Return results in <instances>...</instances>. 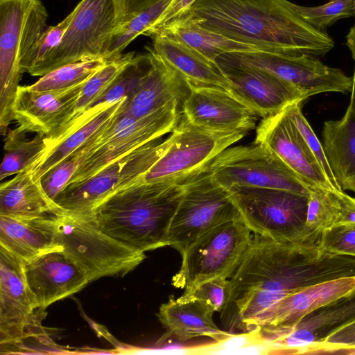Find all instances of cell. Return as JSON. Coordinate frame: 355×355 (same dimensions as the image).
Instances as JSON below:
<instances>
[{
    "instance_id": "6da1fadb",
    "label": "cell",
    "mask_w": 355,
    "mask_h": 355,
    "mask_svg": "<svg viewBox=\"0 0 355 355\" xmlns=\"http://www.w3.org/2000/svg\"><path fill=\"white\" fill-rule=\"evenodd\" d=\"M352 276L355 257L325 251L317 239L277 241L253 234L228 278L221 323L233 334L252 331L261 318L288 295Z\"/></svg>"
},
{
    "instance_id": "7a4b0ae2",
    "label": "cell",
    "mask_w": 355,
    "mask_h": 355,
    "mask_svg": "<svg viewBox=\"0 0 355 355\" xmlns=\"http://www.w3.org/2000/svg\"><path fill=\"white\" fill-rule=\"evenodd\" d=\"M184 15L202 28L270 53L318 57L335 44L287 0H197Z\"/></svg>"
},
{
    "instance_id": "3957f363",
    "label": "cell",
    "mask_w": 355,
    "mask_h": 355,
    "mask_svg": "<svg viewBox=\"0 0 355 355\" xmlns=\"http://www.w3.org/2000/svg\"><path fill=\"white\" fill-rule=\"evenodd\" d=\"M184 189V182H135L89 214L104 232L145 253L168 245L169 227Z\"/></svg>"
},
{
    "instance_id": "277c9868",
    "label": "cell",
    "mask_w": 355,
    "mask_h": 355,
    "mask_svg": "<svg viewBox=\"0 0 355 355\" xmlns=\"http://www.w3.org/2000/svg\"><path fill=\"white\" fill-rule=\"evenodd\" d=\"M57 242L65 255L89 282L107 276H123L146 258L101 230L89 213L61 209L57 215Z\"/></svg>"
},
{
    "instance_id": "5b68a950",
    "label": "cell",
    "mask_w": 355,
    "mask_h": 355,
    "mask_svg": "<svg viewBox=\"0 0 355 355\" xmlns=\"http://www.w3.org/2000/svg\"><path fill=\"white\" fill-rule=\"evenodd\" d=\"M41 0H0V126L6 135L21 78V62L49 27Z\"/></svg>"
},
{
    "instance_id": "8992f818",
    "label": "cell",
    "mask_w": 355,
    "mask_h": 355,
    "mask_svg": "<svg viewBox=\"0 0 355 355\" xmlns=\"http://www.w3.org/2000/svg\"><path fill=\"white\" fill-rule=\"evenodd\" d=\"M251 233L241 216L206 232L181 254V266L171 284L184 289L182 295H190L206 281L228 279L245 251Z\"/></svg>"
},
{
    "instance_id": "52a82bcc",
    "label": "cell",
    "mask_w": 355,
    "mask_h": 355,
    "mask_svg": "<svg viewBox=\"0 0 355 355\" xmlns=\"http://www.w3.org/2000/svg\"><path fill=\"white\" fill-rule=\"evenodd\" d=\"M227 190L253 234L277 241L318 240L305 229L308 196L275 189L234 187Z\"/></svg>"
},
{
    "instance_id": "ba28073f",
    "label": "cell",
    "mask_w": 355,
    "mask_h": 355,
    "mask_svg": "<svg viewBox=\"0 0 355 355\" xmlns=\"http://www.w3.org/2000/svg\"><path fill=\"white\" fill-rule=\"evenodd\" d=\"M246 133L207 129L194 124L182 114L171 132L168 148L136 182H184L205 170L219 153L244 137Z\"/></svg>"
},
{
    "instance_id": "9c48e42d",
    "label": "cell",
    "mask_w": 355,
    "mask_h": 355,
    "mask_svg": "<svg viewBox=\"0 0 355 355\" xmlns=\"http://www.w3.org/2000/svg\"><path fill=\"white\" fill-rule=\"evenodd\" d=\"M121 107L101 130L100 146L87 157L66 187L83 182L110 163L171 132L182 114V105L176 101L140 119L123 114Z\"/></svg>"
},
{
    "instance_id": "30bf717a",
    "label": "cell",
    "mask_w": 355,
    "mask_h": 355,
    "mask_svg": "<svg viewBox=\"0 0 355 355\" xmlns=\"http://www.w3.org/2000/svg\"><path fill=\"white\" fill-rule=\"evenodd\" d=\"M207 168L184 182L169 227L168 245L180 254L206 232L240 217L229 191L216 182Z\"/></svg>"
},
{
    "instance_id": "8fae6325",
    "label": "cell",
    "mask_w": 355,
    "mask_h": 355,
    "mask_svg": "<svg viewBox=\"0 0 355 355\" xmlns=\"http://www.w3.org/2000/svg\"><path fill=\"white\" fill-rule=\"evenodd\" d=\"M207 169L213 180L226 189L234 187L275 189L308 197L311 192L275 154L254 142L227 148Z\"/></svg>"
},
{
    "instance_id": "7c38bea8",
    "label": "cell",
    "mask_w": 355,
    "mask_h": 355,
    "mask_svg": "<svg viewBox=\"0 0 355 355\" xmlns=\"http://www.w3.org/2000/svg\"><path fill=\"white\" fill-rule=\"evenodd\" d=\"M170 144V136L153 140L110 163L83 182L66 187L54 201L62 209L89 213L106 198L139 180Z\"/></svg>"
},
{
    "instance_id": "4fadbf2b",
    "label": "cell",
    "mask_w": 355,
    "mask_h": 355,
    "mask_svg": "<svg viewBox=\"0 0 355 355\" xmlns=\"http://www.w3.org/2000/svg\"><path fill=\"white\" fill-rule=\"evenodd\" d=\"M71 22L41 76L63 65L105 57L116 29L114 0H81Z\"/></svg>"
},
{
    "instance_id": "5bb4252c",
    "label": "cell",
    "mask_w": 355,
    "mask_h": 355,
    "mask_svg": "<svg viewBox=\"0 0 355 355\" xmlns=\"http://www.w3.org/2000/svg\"><path fill=\"white\" fill-rule=\"evenodd\" d=\"M216 61L252 66L289 83L306 98L324 92L347 93L352 89V77L337 68L324 64L311 55H285L270 52L227 53Z\"/></svg>"
},
{
    "instance_id": "9a60e30c",
    "label": "cell",
    "mask_w": 355,
    "mask_h": 355,
    "mask_svg": "<svg viewBox=\"0 0 355 355\" xmlns=\"http://www.w3.org/2000/svg\"><path fill=\"white\" fill-rule=\"evenodd\" d=\"M24 261L0 245V343L11 346L34 335L37 301L24 272Z\"/></svg>"
},
{
    "instance_id": "2e32d148",
    "label": "cell",
    "mask_w": 355,
    "mask_h": 355,
    "mask_svg": "<svg viewBox=\"0 0 355 355\" xmlns=\"http://www.w3.org/2000/svg\"><path fill=\"white\" fill-rule=\"evenodd\" d=\"M254 142L275 154L311 191L335 189L286 109L261 120Z\"/></svg>"
},
{
    "instance_id": "e0dca14e",
    "label": "cell",
    "mask_w": 355,
    "mask_h": 355,
    "mask_svg": "<svg viewBox=\"0 0 355 355\" xmlns=\"http://www.w3.org/2000/svg\"><path fill=\"white\" fill-rule=\"evenodd\" d=\"M232 94L262 119L275 115L306 96L282 78L252 66L216 61Z\"/></svg>"
},
{
    "instance_id": "ac0fdd59",
    "label": "cell",
    "mask_w": 355,
    "mask_h": 355,
    "mask_svg": "<svg viewBox=\"0 0 355 355\" xmlns=\"http://www.w3.org/2000/svg\"><path fill=\"white\" fill-rule=\"evenodd\" d=\"M182 114L200 127L219 132H249L259 116L224 89L189 85Z\"/></svg>"
},
{
    "instance_id": "d6986e66",
    "label": "cell",
    "mask_w": 355,
    "mask_h": 355,
    "mask_svg": "<svg viewBox=\"0 0 355 355\" xmlns=\"http://www.w3.org/2000/svg\"><path fill=\"white\" fill-rule=\"evenodd\" d=\"M355 320V291L304 317L269 343L274 354H316L334 330Z\"/></svg>"
},
{
    "instance_id": "ffe728a7",
    "label": "cell",
    "mask_w": 355,
    "mask_h": 355,
    "mask_svg": "<svg viewBox=\"0 0 355 355\" xmlns=\"http://www.w3.org/2000/svg\"><path fill=\"white\" fill-rule=\"evenodd\" d=\"M24 266L28 287L40 310L79 292L90 283L62 248L24 261Z\"/></svg>"
},
{
    "instance_id": "44dd1931",
    "label": "cell",
    "mask_w": 355,
    "mask_h": 355,
    "mask_svg": "<svg viewBox=\"0 0 355 355\" xmlns=\"http://www.w3.org/2000/svg\"><path fill=\"white\" fill-rule=\"evenodd\" d=\"M84 84L56 92H37L19 86L12 106L17 129L45 136L59 129L69 118Z\"/></svg>"
},
{
    "instance_id": "7402d4cb",
    "label": "cell",
    "mask_w": 355,
    "mask_h": 355,
    "mask_svg": "<svg viewBox=\"0 0 355 355\" xmlns=\"http://www.w3.org/2000/svg\"><path fill=\"white\" fill-rule=\"evenodd\" d=\"M355 291V276L312 285L288 295L272 306L259 320L261 328L286 329L313 311Z\"/></svg>"
},
{
    "instance_id": "603a6c76",
    "label": "cell",
    "mask_w": 355,
    "mask_h": 355,
    "mask_svg": "<svg viewBox=\"0 0 355 355\" xmlns=\"http://www.w3.org/2000/svg\"><path fill=\"white\" fill-rule=\"evenodd\" d=\"M147 49L151 55L150 69L121 107L123 114L135 119L144 117L173 101L182 105L190 92L185 78L152 48Z\"/></svg>"
},
{
    "instance_id": "cb8c5ba5",
    "label": "cell",
    "mask_w": 355,
    "mask_h": 355,
    "mask_svg": "<svg viewBox=\"0 0 355 355\" xmlns=\"http://www.w3.org/2000/svg\"><path fill=\"white\" fill-rule=\"evenodd\" d=\"M215 313L206 301L193 295H182L178 298L169 297L159 307L157 318L166 329L160 339L168 338L184 343L199 336H207L215 342L223 341L234 334L220 329L214 322Z\"/></svg>"
},
{
    "instance_id": "d4e9b609",
    "label": "cell",
    "mask_w": 355,
    "mask_h": 355,
    "mask_svg": "<svg viewBox=\"0 0 355 355\" xmlns=\"http://www.w3.org/2000/svg\"><path fill=\"white\" fill-rule=\"evenodd\" d=\"M56 215L22 218L0 216V245L24 261L61 248L57 242Z\"/></svg>"
},
{
    "instance_id": "484cf974",
    "label": "cell",
    "mask_w": 355,
    "mask_h": 355,
    "mask_svg": "<svg viewBox=\"0 0 355 355\" xmlns=\"http://www.w3.org/2000/svg\"><path fill=\"white\" fill-rule=\"evenodd\" d=\"M151 37L153 51L177 70L189 85L222 88L232 94L229 81L216 62L162 33Z\"/></svg>"
},
{
    "instance_id": "4316f807",
    "label": "cell",
    "mask_w": 355,
    "mask_h": 355,
    "mask_svg": "<svg viewBox=\"0 0 355 355\" xmlns=\"http://www.w3.org/2000/svg\"><path fill=\"white\" fill-rule=\"evenodd\" d=\"M61 208L35 178L33 164L0 187V216L22 218L54 215Z\"/></svg>"
},
{
    "instance_id": "83f0119b",
    "label": "cell",
    "mask_w": 355,
    "mask_h": 355,
    "mask_svg": "<svg viewBox=\"0 0 355 355\" xmlns=\"http://www.w3.org/2000/svg\"><path fill=\"white\" fill-rule=\"evenodd\" d=\"M322 135L324 154L338 184L355 193V111L349 105L340 119L324 123Z\"/></svg>"
},
{
    "instance_id": "f1b7e54d",
    "label": "cell",
    "mask_w": 355,
    "mask_h": 355,
    "mask_svg": "<svg viewBox=\"0 0 355 355\" xmlns=\"http://www.w3.org/2000/svg\"><path fill=\"white\" fill-rule=\"evenodd\" d=\"M158 33L184 43L214 62L224 53L264 51L259 47L230 40L202 28L185 15L173 21L156 34Z\"/></svg>"
},
{
    "instance_id": "f546056e",
    "label": "cell",
    "mask_w": 355,
    "mask_h": 355,
    "mask_svg": "<svg viewBox=\"0 0 355 355\" xmlns=\"http://www.w3.org/2000/svg\"><path fill=\"white\" fill-rule=\"evenodd\" d=\"M127 98L115 102L109 107L94 115L69 133L53 148L43 154L33 164L36 178H41L54 166L72 154L104 128L116 115Z\"/></svg>"
},
{
    "instance_id": "4dcf8cb0",
    "label": "cell",
    "mask_w": 355,
    "mask_h": 355,
    "mask_svg": "<svg viewBox=\"0 0 355 355\" xmlns=\"http://www.w3.org/2000/svg\"><path fill=\"white\" fill-rule=\"evenodd\" d=\"M135 56V52H130L108 62L83 85L67 122L59 129L46 136L48 146L46 151L54 146L60 136L83 113L92 107Z\"/></svg>"
},
{
    "instance_id": "1f68e13d",
    "label": "cell",
    "mask_w": 355,
    "mask_h": 355,
    "mask_svg": "<svg viewBox=\"0 0 355 355\" xmlns=\"http://www.w3.org/2000/svg\"><path fill=\"white\" fill-rule=\"evenodd\" d=\"M26 134L17 128L6 133L0 180L28 168L47 150L45 135L36 134L33 138L28 139Z\"/></svg>"
},
{
    "instance_id": "d6a6232c",
    "label": "cell",
    "mask_w": 355,
    "mask_h": 355,
    "mask_svg": "<svg viewBox=\"0 0 355 355\" xmlns=\"http://www.w3.org/2000/svg\"><path fill=\"white\" fill-rule=\"evenodd\" d=\"M108 61L105 57L83 60L55 69L27 86L37 92H56L72 89L86 83Z\"/></svg>"
},
{
    "instance_id": "836d02e7",
    "label": "cell",
    "mask_w": 355,
    "mask_h": 355,
    "mask_svg": "<svg viewBox=\"0 0 355 355\" xmlns=\"http://www.w3.org/2000/svg\"><path fill=\"white\" fill-rule=\"evenodd\" d=\"M173 0H159L119 28L114 33L105 55L108 61L120 57L137 36L144 35L159 18Z\"/></svg>"
},
{
    "instance_id": "e575fe53",
    "label": "cell",
    "mask_w": 355,
    "mask_h": 355,
    "mask_svg": "<svg viewBox=\"0 0 355 355\" xmlns=\"http://www.w3.org/2000/svg\"><path fill=\"white\" fill-rule=\"evenodd\" d=\"M151 64L152 59L149 52L135 55L92 107L112 103L131 96L148 72Z\"/></svg>"
},
{
    "instance_id": "d590c367",
    "label": "cell",
    "mask_w": 355,
    "mask_h": 355,
    "mask_svg": "<svg viewBox=\"0 0 355 355\" xmlns=\"http://www.w3.org/2000/svg\"><path fill=\"white\" fill-rule=\"evenodd\" d=\"M334 190L311 191L308 197L305 229L318 239L324 231L336 225L338 209Z\"/></svg>"
},
{
    "instance_id": "8d00e7d4",
    "label": "cell",
    "mask_w": 355,
    "mask_h": 355,
    "mask_svg": "<svg viewBox=\"0 0 355 355\" xmlns=\"http://www.w3.org/2000/svg\"><path fill=\"white\" fill-rule=\"evenodd\" d=\"M71 11L62 21L55 26H49L38 42L21 62V73L41 76V71L60 44L72 19Z\"/></svg>"
},
{
    "instance_id": "74e56055",
    "label": "cell",
    "mask_w": 355,
    "mask_h": 355,
    "mask_svg": "<svg viewBox=\"0 0 355 355\" xmlns=\"http://www.w3.org/2000/svg\"><path fill=\"white\" fill-rule=\"evenodd\" d=\"M93 150L92 142L87 140L78 150L54 166L41 178L42 187L52 200H54L65 188L72 176Z\"/></svg>"
},
{
    "instance_id": "f35d334b",
    "label": "cell",
    "mask_w": 355,
    "mask_h": 355,
    "mask_svg": "<svg viewBox=\"0 0 355 355\" xmlns=\"http://www.w3.org/2000/svg\"><path fill=\"white\" fill-rule=\"evenodd\" d=\"M293 7L306 23L325 33L327 28L336 21L355 16V0H331L315 7L293 3Z\"/></svg>"
},
{
    "instance_id": "ab89813d",
    "label": "cell",
    "mask_w": 355,
    "mask_h": 355,
    "mask_svg": "<svg viewBox=\"0 0 355 355\" xmlns=\"http://www.w3.org/2000/svg\"><path fill=\"white\" fill-rule=\"evenodd\" d=\"M303 102L293 103L286 108L288 116L297 128L303 139L318 162L325 177L335 189L343 190L338 184L328 163L322 144L315 135L302 112Z\"/></svg>"
},
{
    "instance_id": "60d3db41",
    "label": "cell",
    "mask_w": 355,
    "mask_h": 355,
    "mask_svg": "<svg viewBox=\"0 0 355 355\" xmlns=\"http://www.w3.org/2000/svg\"><path fill=\"white\" fill-rule=\"evenodd\" d=\"M318 244L329 252L355 257V225H334L326 230Z\"/></svg>"
},
{
    "instance_id": "b9f144b4",
    "label": "cell",
    "mask_w": 355,
    "mask_h": 355,
    "mask_svg": "<svg viewBox=\"0 0 355 355\" xmlns=\"http://www.w3.org/2000/svg\"><path fill=\"white\" fill-rule=\"evenodd\" d=\"M228 289V279L217 277L209 279L199 285L190 295L209 303L215 312H220L224 308Z\"/></svg>"
},
{
    "instance_id": "7bdbcfd3",
    "label": "cell",
    "mask_w": 355,
    "mask_h": 355,
    "mask_svg": "<svg viewBox=\"0 0 355 355\" xmlns=\"http://www.w3.org/2000/svg\"><path fill=\"white\" fill-rule=\"evenodd\" d=\"M350 348H355V320L331 332L320 344L316 354H340Z\"/></svg>"
},
{
    "instance_id": "ee69618b",
    "label": "cell",
    "mask_w": 355,
    "mask_h": 355,
    "mask_svg": "<svg viewBox=\"0 0 355 355\" xmlns=\"http://www.w3.org/2000/svg\"><path fill=\"white\" fill-rule=\"evenodd\" d=\"M197 0H173L157 21L144 35L153 36L162 28L185 14Z\"/></svg>"
},
{
    "instance_id": "f6af8a7d",
    "label": "cell",
    "mask_w": 355,
    "mask_h": 355,
    "mask_svg": "<svg viewBox=\"0 0 355 355\" xmlns=\"http://www.w3.org/2000/svg\"><path fill=\"white\" fill-rule=\"evenodd\" d=\"M159 1V0H121L116 7H115L117 23L116 29L128 22L142 10Z\"/></svg>"
},
{
    "instance_id": "bcb514c9",
    "label": "cell",
    "mask_w": 355,
    "mask_h": 355,
    "mask_svg": "<svg viewBox=\"0 0 355 355\" xmlns=\"http://www.w3.org/2000/svg\"><path fill=\"white\" fill-rule=\"evenodd\" d=\"M334 195L338 209L336 225H355V198L347 194L344 190L334 189Z\"/></svg>"
},
{
    "instance_id": "7dc6e473",
    "label": "cell",
    "mask_w": 355,
    "mask_h": 355,
    "mask_svg": "<svg viewBox=\"0 0 355 355\" xmlns=\"http://www.w3.org/2000/svg\"><path fill=\"white\" fill-rule=\"evenodd\" d=\"M346 38V44L350 50L352 58L355 62V26L350 28Z\"/></svg>"
},
{
    "instance_id": "c3c4849f",
    "label": "cell",
    "mask_w": 355,
    "mask_h": 355,
    "mask_svg": "<svg viewBox=\"0 0 355 355\" xmlns=\"http://www.w3.org/2000/svg\"><path fill=\"white\" fill-rule=\"evenodd\" d=\"M352 95L349 105L355 111V68L352 76Z\"/></svg>"
}]
</instances>
